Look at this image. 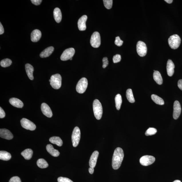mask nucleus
<instances>
[{
	"label": "nucleus",
	"instance_id": "ea45409f",
	"mask_svg": "<svg viewBox=\"0 0 182 182\" xmlns=\"http://www.w3.org/2000/svg\"><path fill=\"white\" fill-rule=\"evenodd\" d=\"M31 1L34 5H40L42 1L41 0H31Z\"/></svg>",
	"mask_w": 182,
	"mask_h": 182
},
{
	"label": "nucleus",
	"instance_id": "a19ab883",
	"mask_svg": "<svg viewBox=\"0 0 182 182\" xmlns=\"http://www.w3.org/2000/svg\"><path fill=\"white\" fill-rule=\"evenodd\" d=\"M5 116V113L1 107H0V118H4Z\"/></svg>",
	"mask_w": 182,
	"mask_h": 182
},
{
	"label": "nucleus",
	"instance_id": "423d86ee",
	"mask_svg": "<svg viewBox=\"0 0 182 182\" xmlns=\"http://www.w3.org/2000/svg\"><path fill=\"white\" fill-rule=\"evenodd\" d=\"M80 130L78 127L76 126L74 128L72 136V140L74 147H76L79 145L80 139Z\"/></svg>",
	"mask_w": 182,
	"mask_h": 182
},
{
	"label": "nucleus",
	"instance_id": "6e6552de",
	"mask_svg": "<svg viewBox=\"0 0 182 182\" xmlns=\"http://www.w3.org/2000/svg\"><path fill=\"white\" fill-rule=\"evenodd\" d=\"M136 52L140 56H146L147 52V48L145 43L141 41H138L136 46Z\"/></svg>",
	"mask_w": 182,
	"mask_h": 182
},
{
	"label": "nucleus",
	"instance_id": "9b49d317",
	"mask_svg": "<svg viewBox=\"0 0 182 182\" xmlns=\"http://www.w3.org/2000/svg\"><path fill=\"white\" fill-rule=\"evenodd\" d=\"M155 161L154 157L151 155H146L140 159V163L144 166H147L153 163Z\"/></svg>",
	"mask_w": 182,
	"mask_h": 182
},
{
	"label": "nucleus",
	"instance_id": "f257e3e1",
	"mask_svg": "<svg viewBox=\"0 0 182 182\" xmlns=\"http://www.w3.org/2000/svg\"><path fill=\"white\" fill-rule=\"evenodd\" d=\"M124 153L122 149L117 147L115 150L112 159V167L114 169L120 167L124 158Z\"/></svg>",
	"mask_w": 182,
	"mask_h": 182
},
{
	"label": "nucleus",
	"instance_id": "c756f323",
	"mask_svg": "<svg viewBox=\"0 0 182 182\" xmlns=\"http://www.w3.org/2000/svg\"><path fill=\"white\" fill-rule=\"evenodd\" d=\"M126 97L128 101L130 103H134L135 100L134 97L132 90L131 89H128L126 92Z\"/></svg>",
	"mask_w": 182,
	"mask_h": 182
},
{
	"label": "nucleus",
	"instance_id": "49530a36",
	"mask_svg": "<svg viewBox=\"0 0 182 182\" xmlns=\"http://www.w3.org/2000/svg\"><path fill=\"white\" fill-rule=\"evenodd\" d=\"M173 182H181V181H179V180H175V181H174Z\"/></svg>",
	"mask_w": 182,
	"mask_h": 182
},
{
	"label": "nucleus",
	"instance_id": "c85d7f7f",
	"mask_svg": "<svg viewBox=\"0 0 182 182\" xmlns=\"http://www.w3.org/2000/svg\"><path fill=\"white\" fill-rule=\"evenodd\" d=\"M116 107L117 110H120L121 108V104L122 103V97L121 95L120 94H117L115 96V98Z\"/></svg>",
	"mask_w": 182,
	"mask_h": 182
},
{
	"label": "nucleus",
	"instance_id": "6ab92c4d",
	"mask_svg": "<svg viewBox=\"0 0 182 182\" xmlns=\"http://www.w3.org/2000/svg\"><path fill=\"white\" fill-rule=\"evenodd\" d=\"M9 103L15 107L22 108L23 106V103L20 100L16 98H12L9 100Z\"/></svg>",
	"mask_w": 182,
	"mask_h": 182
},
{
	"label": "nucleus",
	"instance_id": "72a5a7b5",
	"mask_svg": "<svg viewBox=\"0 0 182 182\" xmlns=\"http://www.w3.org/2000/svg\"><path fill=\"white\" fill-rule=\"evenodd\" d=\"M103 2L104 6L108 9H110L112 6L113 1L112 0H104Z\"/></svg>",
	"mask_w": 182,
	"mask_h": 182
},
{
	"label": "nucleus",
	"instance_id": "f704fd0d",
	"mask_svg": "<svg viewBox=\"0 0 182 182\" xmlns=\"http://www.w3.org/2000/svg\"><path fill=\"white\" fill-rule=\"evenodd\" d=\"M121 60V56L119 54H116L113 56V60L114 63H118Z\"/></svg>",
	"mask_w": 182,
	"mask_h": 182
},
{
	"label": "nucleus",
	"instance_id": "5701e85b",
	"mask_svg": "<svg viewBox=\"0 0 182 182\" xmlns=\"http://www.w3.org/2000/svg\"><path fill=\"white\" fill-rule=\"evenodd\" d=\"M54 19L56 22L59 23L62 19V14L60 9L58 7H56L54 11Z\"/></svg>",
	"mask_w": 182,
	"mask_h": 182
},
{
	"label": "nucleus",
	"instance_id": "2f4dec72",
	"mask_svg": "<svg viewBox=\"0 0 182 182\" xmlns=\"http://www.w3.org/2000/svg\"><path fill=\"white\" fill-rule=\"evenodd\" d=\"M12 64V61L9 58L5 59L2 60L0 63V64L2 67L6 68L10 66Z\"/></svg>",
	"mask_w": 182,
	"mask_h": 182
},
{
	"label": "nucleus",
	"instance_id": "c03bdc74",
	"mask_svg": "<svg viewBox=\"0 0 182 182\" xmlns=\"http://www.w3.org/2000/svg\"><path fill=\"white\" fill-rule=\"evenodd\" d=\"M94 168L90 167L89 168V172L90 174H92L94 173Z\"/></svg>",
	"mask_w": 182,
	"mask_h": 182
},
{
	"label": "nucleus",
	"instance_id": "bb28decb",
	"mask_svg": "<svg viewBox=\"0 0 182 182\" xmlns=\"http://www.w3.org/2000/svg\"><path fill=\"white\" fill-rule=\"evenodd\" d=\"M11 155L10 153L5 151H0V159L3 161H8L11 159Z\"/></svg>",
	"mask_w": 182,
	"mask_h": 182
},
{
	"label": "nucleus",
	"instance_id": "393cba45",
	"mask_svg": "<svg viewBox=\"0 0 182 182\" xmlns=\"http://www.w3.org/2000/svg\"><path fill=\"white\" fill-rule=\"evenodd\" d=\"M33 151L30 149H27L22 152L21 155L26 160H29L32 158Z\"/></svg>",
	"mask_w": 182,
	"mask_h": 182
},
{
	"label": "nucleus",
	"instance_id": "20e7f679",
	"mask_svg": "<svg viewBox=\"0 0 182 182\" xmlns=\"http://www.w3.org/2000/svg\"><path fill=\"white\" fill-rule=\"evenodd\" d=\"M50 84L53 88L56 90L60 89L62 85V78L60 74H56L51 77Z\"/></svg>",
	"mask_w": 182,
	"mask_h": 182
},
{
	"label": "nucleus",
	"instance_id": "4be33fe9",
	"mask_svg": "<svg viewBox=\"0 0 182 182\" xmlns=\"http://www.w3.org/2000/svg\"><path fill=\"white\" fill-rule=\"evenodd\" d=\"M46 149L47 151L53 157H58L60 155L59 152L57 150L55 149L53 146L50 144L47 145Z\"/></svg>",
	"mask_w": 182,
	"mask_h": 182
},
{
	"label": "nucleus",
	"instance_id": "7ed1b4c3",
	"mask_svg": "<svg viewBox=\"0 0 182 182\" xmlns=\"http://www.w3.org/2000/svg\"><path fill=\"white\" fill-rule=\"evenodd\" d=\"M181 38L177 35L171 36L168 40L169 45L171 48L173 49L179 48L181 44Z\"/></svg>",
	"mask_w": 182,
	"mask_h": 182
},
{
	"label": "nucleus",
	"instance_id": "e433bc0d",
	"mask_svg": "<svg viewBox=\"0 0 182 182\" xmlns=\"http://www.w3.org/2000/svg\"><path fill=\"white\" fill-rule=\"evenodd\" d=\"M58 182H73L68 178L60 177L58 179Z\"/></svg>",
	"mask_w": 182,
	"mask_h": 182
},
{
	"label": "nucleus",
	"instance_id": "ddd939ff",
	"mask_svg": "<svg viewBox=\"0 0 182 182\" xmlns=\"http://www.w3.org/2000/svg\"><path fill=\"white\" fill-rule=\"evenodd\" d=\"M41 111L46 116L51 118L52 116V112L50 108L47 104L43 103L41 106Z\"/></svg>",
	"mask_w": 182,
	"mask_h": 182
},
{
	"label": "nucleus",
	"instance_id": "79ce46f5",
	"mask_svg": "<svg viewBox=\"0 0 182 182\" xmlns=\"http://www.w3.org/2000/svg\"><path fill=\"white\" fill-rule=\"evenodd\" d=\"M4 33V29L2 24L1 22L0 23V35H2Z\"/></svg>",
	"mask_w": 182,
	"mask_h": 182
},
{
	"label": "nucleus",
	"instance_id": "4468645a",
	"mask_svg": "<svg viewBox=\"0 0 182 182\" xmlns=\"http://www.w3.org/2000/svg\"><path fill=\"white\" fill-rule=\"evenodd\" d=\"M88 19L86 15H83L80 18L78 22V25L79 29L80 31H84L86 29V22Z\"/></svg>",
	"mask_w": 182,
	"mask_h": 182
},
{
	"label": "nucleus",
	"instance_id": "dca6fc26",
	"mask_svg": "<svg viewBox=\"0 0 182 182\" xmlns=\"http://www.w3.org/2000/svg\"><path fill=\"white\" fill-rule=\"evenodd\" d=\"M99 152L98 151H95L92 153L89 161V165L91 167L94 168L96 166L97 162Z\"/></svg>",
	"mask_w": 182,
	"mask_h": 182
},
{
	"label": "nucleus",
	"instance_id": "f8f14e48",
	"mask_svg": "<svg viewBox=\"0 0 182 182\" xmlns=\"http://www.w3.org/2000/svg\"><path fill=\"white\" fill-rule=\"evenodd\" d=\"M181 112V107L179 102L176 100L173 105V117L174 119H177L179 118Z\"/></svg>",
	"mask_w": 182,
	"mask_h": 182
},
{
	"label": "nucleus",
	"instance_id": "a878e982",
	"mask_svg": "<svg viewBox=\"0 0 182 182\" xmlns=\"http://www.w3.org/2000/svg\"><path fill=\"white\" fill-rule=\"evenodd\" d=\"M49 141L51 143L55 144L59 147H61L63 144V142H62V140L58 136H52L50 138Z\"/></svg>",
	"mask_w": 182,
	"mask_h": 182
},
{
	"label": "nucleus",
	"instance_id": "412c9836",
	"mask_svg": "<svg viewBox=\"0 0 182 182\" xmlns=\"http://www.w3.org/2000/svg\"><path fill=\"white\" fill-rule=\"evenodd\" d=\"M26 73L29 79L31 80H33L34 79L33 76V72L34 68L33 66L29 64H26L25 66Z\"/></svg>",
	"mask_w": 182,
	"mask_h": 182
},
{
	"label": "nucleus",
	"instance_id": "cd10ccee",
	"mask_svg": "<svg viewBox=\"0 0 182 182\" xmlns=\"http://www.w3.org/2000/svg\"><path fill=\"white\" fill-rule=\"evenodd\" d=\"M152 100L155 103L159 105H163L164 102L163 100L159 96L155 94H152L151 96Z\"/></svg>",
	"mask_w": 182,
	"mask_h": 182
},
{
	"label": "nucleus",
	"instance_id": "39448f33",
	"mask_svg": "<svg viewBox=\"0 0 182 182\" xmlns=\"http://www.w3.org/2000/svg\"><path fill=\"white\" fill-rule=\"evenodd\" d=\"M88 86V81L85 78L80 80L76 87L77 92L79 94H83L86 91Z\"/></svg>",
	"mask_w": 182,
	"mask_h": 182
},
{
	"label": "nucleus",
	"instance_id": "a211bd4d",
	"mask_svg": "<svg viewBox=\"0 0 182 182\" xmlns=\"http://www.w3.org/2000/svg\"><path fill=\"white\" fill-rule=\"evenodd\" d=\"M175 65L172 61L171 60H169L167 62V73L169 76L171 77L174 73V69Z\"/></svg>",
	"mask_w": 182,
	"mask_h": 182
},
{
	"label": "nucleus",
	"instance_id": "4c0bfd02",
	"mask_svg": "<svg viewBox=\"0 0 182 182\" xmlns=\"http://www.w3.org/2000/svg\"><path fill=\"white\" fill-rule=\"evenodd\" d=\"M9 182H21L20 178L18 176H14L11 178Z\"/></svg>",
	"mask_w": 182,
	"mask_h": 182
},
{
	"label": "nucleus",
	"instance_id": "473e14b6",
	"mask_svg": "<svg viewBox=\"0 0 182 182\" xmlns=\"http://www.w3.org/2000/svg\"><path fill=\"white\" fill-rule=\"evenodd\" d=\"M157 132L156 129L154 128H150L146 131L145 134L147 136H151L154 135L157 133Z\"/></svg>",
	"mask_w": 182,
	"mask_h": 182
},
{
	"label": "nucleus",
	"instance_id": "0eeeda50",
	"mask_svg": "<svg viewBox=\"0 0 182 182\" xmlns=\"http://www.w3.org/2000/svg\"><path fill=\"white\" fill-rule=\"evenodd\" d=\"M90 43L91 46L94 48L99 47L101 43L100 34L98 32H95L91 37Z\"/></svg>",
	"mask_w": 182,
	"mask_h": 182
},
{
	"label": "nucleus",
	"instance_id": "de8ad7c7",
	"mask_svg": "<svg viewBox=\"0 0 182 182\" xmlns=\"http://www.w3.org/2000/svg\"><path fill=\"white\" fill-rule=\"evenodd\" d=\"M70 60H72V58H71L70 59Z\"/></svg>",
	"mask_w": 182,
	"mask_h": 182
},
{
	"label": "nucleus",
	"instance_id": "a18cd8bd",
	"mask_svg": "<svg viewBox=\"0 0 182 182\" xmlns=\"http://www.w3.org/2000/svg\"><path fill=\"white\" fill-rule=\"evenodd\" d=\"M165 1L168 3L171 4L173 2V1L172 0H165Z\"/></svg>",
	"mask_w": 182,
	"mask_h": 182
},
{
	"label": "nucleus",
	"instance_id": "f03ea898",
	"mask_svg": "<svg viewBox=\"0 0 182 182\" xmlns=\"http://www.w3.org/2000/svg\"><path fill=\"white\" fill-rule=\"evenodd\" d=\"M93 109L96 118L98 120H100L103 114V108L99 100L96 99L94 100Z\"/></svg>",
	"mask_w": 182,
	"mask_h": 182
},
{
	"label": "nucleus",
	"instance_id": "b1692460",
	"mask_svg": "<svg viewBox=\"0 0 182 182\" xmlns=\"http://www.w3.org/2000/svg\"><path fill=\"white\" fill-rule=\"evenodd\" d=\"M153 77L155 81L159 85H162L163 83V79L160 72L155 71L153 74Z\"/></svg>",
	"mask_w": 182,
	"mask_h": 182
},
{
	"label": "nucleus",
	"instance_id": "37998d69",
	"mask_svg": "<svg viewBox=\"0 0 182 182\" xmlns=\"http://www.w3.org/2000/svg\"><path fill=\"white\" fill-rule=\"evenodd\" d=\"M178 86L179 88L182 90V79L179 80L178 82Z\"/></svg>",
	"mask_w": 182,
	"mask_h": 182
},
{
	"label": "nucleus",
	"instance_id": "aec40b11",
	"mask_svg": "<svg viewBox=\"0 0 182 182\" xmlns=\"http://www.w3.org/2000/svg\"><path fill=\"white\" fill-rule=\"evenodd\" d=\"M54 50V48L52 46L49 47L45 49L40 54L41 58H46L50 56Z\"/></svg>",
	"mask_w": 182,
	"mask_h": 182
},
{
	"label": "nucleus",
	"instance_id": "c9c22d12",
	"mask_svg": "<svg viewBox=\"0 0 182 182\" xmlns=\"http://www.w3.org/2000/svg\"><path fill=\"white\" fill-rule=\"evenodd\" d=\"M123 42H124V41L121 40L119 37H117L115 38V43L117 46H121L122 45Z\"/></svg>",
	"mask_w": 182,
	"mask_h": 182
},
{
	"label": "nucleus",
	"instance_id": "58836bf2",
	"mask_svg": "<svg viewBox=\"0 0 182 182\" xmlns=\"http://www.w3.org/2000/svg\"><path fill=\"white\" fill-rule=\"evenodd\" d=\"M103 68H105L108 65L109 62L108 60V58L105 57L103 59Z\"/></svg>",
	"mask_w": 182,
	"mask_h": 182
},
{
	"label": "nucleus",
	"instance_id": "9d476101",
	"mask_svg": "<svg viewBox=\"0 0 182 182\" xmlns=\"http://www.w3.org/2000/svg\"><path fill=\"white\" fill-rule=\"evenodd\" d=\"M21 124L23 128L26 130H33L35 129V125L31 121L25 118H22L20 121Z\"/></svg>",
	"mask_w": 182,
	"mask_h": 182
},
{
	"label": "nucleus",
	"instance_id": "7c9ffc66",
	"mask_svg": "<svg viewBox=\"0 0 182 182\" xmlns=\"http://www.w3.org/2000/svg\"><path fill=\"white\" fill-rule=\"evenodd\" d=\"M37 165L41 168H46L48 166V163L43 159H40L37 160Z\"/></svg>",
	"mask_w": 182,
	"mask_h": 182
},
{
	"label": "nucleus",
	"instance_id": "f3484780",
	"mask_svg": "<svg viewBox=\"0 0 182 182\" xmlns=\"http://www.w3.org/2000/svg\"><path fill=\"white\" fill-rule=\"evenodd\" d=\"M41 36V32L39 30H34L31 34V41L33 42H37L40 39Z\"/></svg>",
	"mask_w": 182,
	"mask_h": 182
},
{
	"label": "nucleus",
	"instance_id": "1a4fd4ad",
	"mask_svg": "<svg viewBox=\"0 0 182 182\" xmlns=\"http://www.w3.org/2000/svg\"><path fill=\"white\" fill-rule=\"evenodd\" d=\"M75 54V49L71 48L66 49L62 53L60 57L62 61H67L72 58Z\"/></svg>",
	"mask_w": 182,
	"mask_h": 182
},
{
	"label": "nucleus",
	"instance_id": "2eb2a0df",
	"mask_svg": "<svg viewBox=\"0 0 182 182\" xmlns=\"http://www.w3.org/2000/svg\"><path fill=\"white\" fill-rule=\"evenodd\" d=\"M0 136L1 138L7 140H11L13 138V134L10 131L5 128L1 129Z\"/></svg>",
	"mask_w": 182,
	"mask_h": 182
}]
</instances>
